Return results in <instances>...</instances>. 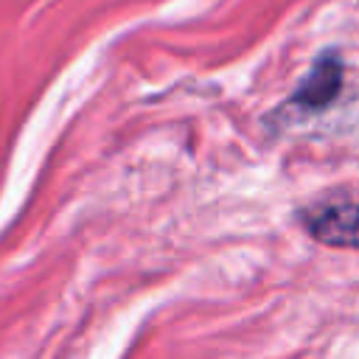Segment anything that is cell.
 I'll return each instance as SVG.
<instances>
[{"label":"cell","mask_w":359,"mask_h":359,"mask_svg":"<svg viewBox=\"0 0 359 359\" xmlns=\"http://www.w3.org/2000/svg\"><path fill=\"white\" fill-rule=\"evenodd\" d=\"M339 87H342V62L334 53H328V56H323L309 70V76L294 90L292 101L300 104V107H306V109H323L325 104L334 101V95L339 93Z\"/></svg>","instance_id":"obj_2"},{"label":"cell","mask_w":359,"mask_h":359,"mask_svg":"<svg viewBox=\"0 0 359 359\" xmlns=\"http://www.w3.org/2000/svg\"><path fill=\"white\" fill-rule=\"evenodd\" d=\"M303 227L309 236L325 247L359 250V202L356 199H328L303 210Z\"/></svg>","instance_id":"obj_1"}]
</instances>
